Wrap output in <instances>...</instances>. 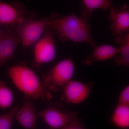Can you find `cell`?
Returning <instances> with one entry per match:
<instances>
[{
  "instance_id": "obj_1",
  "label": "cell",
  "mask_w": 129,
  "mask_h": 129,
  "mask_svg": "<svg viewBox=\"0 0 129 129\" xmlns=\"http://www.w3.org/2000/svg\"><path fill=\"white\" fill-rule=\"evenodd\" d=\"M88 20L74 13L63 16L53 13L49 17L47 28L63 42L86 43L94 48L97 45L92 39L91 25Z\"/></svg>"
},
{
  "instance_id": "obj_2",
  "label": "cell",
  "mask_w": 129,
  "mask_h": 129,
  "mask_svg": "<svg viewBox=\"0 0 129 129\" xmlns=\"http://www.w3.org/2000/svg\"><path fill=\"white\" fill-rule=\"evenodd\" d=\"M8 77L16 88L33 100H49L52 97L37 74L24 64H17L10 67L7 72Z\"/></svg>"
},
{
  "instance_id": "obj_3",
  "label": "cell",
  "mask_w": 129,
  "mask_h": 129,
  "mask_svg": "<svg viewBox=\"0 0 129 129\" xmlns=\"http://www.w3.org/2000/svg\"><path fill=\"white\" fill-rule=\"evenodd\" d=\"M75 66L70 58H64L56 63L43 77V84L48 90L57 91L72 80Z\"/></svg>"
},
{
  "instance_id": "obj_4",
  "label": "cell",
  "mask_w": 129,
  "mask_h": 129,
  "mask_svg": "<svg viewBox=\"0 0 129 129\" xmlns=\"http://www.w3.org/2000/svg\"><path fill=\"white\" fill-rule=\"evenodd\" d=\"M49 17L36 19L27 17L20 23L13 26V31L24 46L28 47L35 44L42 37L47 28Z\"/></svg>"
},
{
  "instance_id": "obj_5",
  "label": "cell",
  "mask_w": 129,
  "mask_h": 129,
  "mask_svg": "<svg viewBox=\"0 0 129 129\" xmlns=\"http://www.w3.org/2000/svg\"><path fill=\"white\" fill-rule=\"evenodd\" d=\"M38 115L52 129H64L70 126L80 125V120L76 114L56 105H50L39 112Z\"/></svg>"
},
{
  "instance_id": "obj_6",
  "label": "cell",
  "mask_w": 129,
  "mask_h": 129,
  "mask_svg": "<svg viewBox=\"0 0 129 129\" xmlns=\"http://www.w3.org/2000/svg\"><path fill=\"white\" fill-rule=\"evenodd\" d=\"M54 36L47 29L45 34L35 44L34 60L36 65L49 63L55 60L57 50Z\"/></svg>"
},
{
  "instance_id": "obj_7",
  "label": "cell",
  "mask_w": 129,
  "mask_h": 129,
  "mask_svg": "<svg viewBox=\"0 0 129 129\" xmlns=\"http://www.w3.org/2000/svg\"><path fill=\"white\" fill-rule=\"evenodd\" d=\"M108 19L110 29L114 36L129 32V7L124 4L120 7H111Z\"/></svg>"
},
{
  "instance_id": "obj_8",
  "label": "cell",
  "mask_w": 129,
  "mask_h": 129,
  "mask_svg": "<svg viewBox=\"0 0 129 129\" xmlns=\"http://www.w3.org/2000/svg\"><path fill=\"white\" fill-rule=\"evenodd\" d=\"M27 17V12L21 3H10L0 0V24L3 25H17Z\"/></svg>"
},
{
  "instance_id": "obj_9",
  "label": "cell",
  "mask_w": 129,
  "mask_h": 129,
  "mask_svg": "<svg viewBox=\"0 0 129 129\" xmlns=\"http://www.w3.org/2000/svg\"><path fill=\"white\" fill-rule=\"evenodd\" d=\"M62 90L63 96L66 101L70 104H79L88 98L91 88L87 84L72 79L64 86Z\"/></svg>"
},
{
  "instance_id": "obj_10",
  "label": "cell",
  "mask_w": 129,
  "mask_h": 129,
  "mask_svg": "<svg viewBox=\"0 0 129 129\" xmlns=\"http://www.w3.org/2000/svg\"><path fill=\"white\" fill-rule=\"evenodd\" d=\"M20 41L12 30L6 28L0 38V67L11 60Z\"/></svg>"
},
{
  "instance_id": "obj_11",
  "label": "cell",
  "mask_w": 129,
  "mask_h": 129,
  "mask_svg": "<svg viewBox=\"0 0 129 129\" xmlns=\"http://www.w3.org/2000/svg\"><path fill=\"white\" fill-rule=\"evenodd\" d=\"M34 101L26 98L15 116L19 124L25 129H36L37 113Z\"/></svg>"
},
{
  "instance_id": "obj_12",
  "label": "cell",
  "mask_w": 129,
  "mask_h": 129,
  "mask_svg": "<svg viewBox=\"0 0 129 129\" xmlns=\"http://www.w3.org/2000/svg\"><path fill=\"white\" fill-rule=\"evenodd\" d=\"M92 53L86 57L83 63L90 65L93 63L109 60L117 55L119 47L109 44H103L95 47Z\"/></svg>"
},
{
  "instance_id": "obj_13",
  "label": "cell",
  "mask_w": 129,
  "mask_h": 129,
  "mask_svg": "<svg viewBox=\"0 0 129 129\" xmlns=\"http://www.w3.org/2000/svg\"><path fill=\"white\" fill-rule=\"evenodd\" d=\"M115 41L119 45V52L114 57L116 64L128 68L129 66V32L115 37Z\"/></svg>"
},
{
  "instance_id": "obj_14",
  "label": "cell",
  "mask_w": 129,
  "mask_h": 129,
  "mask_svg": "<svg viewBox=\"0 0 129 129\" xmlns=\"http://www.w3.org/2000/svg\"><path fill=\"white\" fill-rule=\"evenodd\" d=\"M111 123L120 129L129 128V106L117 104L110 120Z\"/></svg>"
},
{
  "instance_id": "obj_15",
  "label": "cell",
  "mask_w": 129,
  "mask_h": 129,
  "mask_svg": "<svg viewBox=\"0 0 129 129\" xmlns=\"http://www.w3.org/2000/svg\"><path fill=\"white\" fill-rule=\"evenodd\" d=\"M82 3L81 16L89 19L95 10L107 11L112 6L113 3L111 0H82Z\"/></svg>"
},
{
  "instance_id": "obj_16",
  "label": "cell",
  "mask_w": 129,
  "mask_h": 129,
  "mask_svg": "<svg viewBox=\"0 0 129 129\" xmlns=\"http://www.w3.org/2000/svg\"><path fill=\"white\" fill-rule=\"evenodd\" d=\"M14 100L13 92L3 81L0 80V109L5 110L10 108Z\"/></svg>"
},
{
  "instance_id": "obj_17",
  "label": "cell",
  "mask_w": 129,
  "mask_h": 129,
  "mask_svg": "<svg viewBox=\"0 0 129 129\" xmlns=\"http://www.w3.org/2000/svg\"><path fill=\"white\" fill-rule=\"evenodd\" d=\"M19 107L16 106L0 115V129H12L13 120Z\"/></svg>"
},
{
  "instance_id": "obj_18",
  "label": "cell",
  "mask_w": 129,
  "mask_h": 129,
  "mask_svg": "<svg viewBox=\"0 0 129 129\" xmlns=\"http://www.w3.org/2000/svg\"><path fill=\"white\" fill-rule=\"evenodd\" d=\"M117 104L129 106V86L127 85L120 92Z\"/></svg>"
},
{
  "instance_id": "obj_19",
  "label": "cell",
  "mask_w": 129,
  "mask_h": 129,
  "mask_svg": "<svg viewBox=\"0 0 129 129\" xmlns=\"http://www.w3.org/2000/svg\"><path fill=\"white\" fill-rule=\"evenodd\" d=\"M80 125H74L67 127L64 129H82L80 127Z\"/></svg>"
},
{
  "instance_id": "obj_20",
  "label": "cell",
  "mask_w": 129,
  "mask_h": 129,
  "mask_svg": "<svg viewBox=\"0 0 129 129\" xmlns=\"http://www.w3.org/2000/svg\"><path fill=\"white\" fill-rule=\"evenodd\" d=\"M1 24H0V38L2 36L3 34V30L2 29L1 27Z\"/></svg>"
}]
</instances>
